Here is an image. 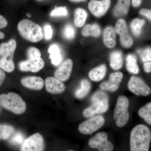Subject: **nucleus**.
<instances>
[{"instance_id":"nucleus-33","label":"nucleus","mask_w":151,"mask_h":151,"mask_svg":"<svg viewBox=\"0 0 151 151\" xmlns=\"http://www.w3.org/2000/svg\"><path fill=\"white\" fill-rule=\"evenodd\" d=\"M68 14L67 9L66 7H56L51 13V17L66 16Z\"/></svg>"},{"instance_id":"nucleus-42","label":"nucleus","mask_w":151,"mask_h":151,"mask_svg":"<svg viewBox=\"0 0 151 151\" xmlns=\"http://www.w3.org/2000/svg\"><path fill=\"white\" fill-rule=\"evenodd\" d=\"M5 35L4 33L0 32V39H3L4 38Z\"/></svg>"},{"instance_id":"nucleus-17","label":"nucleus","mask_w":151,"mask_h":151,"mask_svg":"<svg viewBox=\"0 0 151 151\" xmlns=\"http://www.w3.org/2000/svg\"><path fill=\"white\" fill-rule=\"evenodd\" d=\"M17 47V42L14 39L0 45V56L8 59H13L14 52Z\"/></svg>"},{"instance_id":"nucleus-13","label":"nucleus","mask_w":151,"mask_h":151,"mask_svg":"<svg viewBox=\"0 0 151 151\" xmlns=\"http://www.w3.org/2000/svg\"><path fill=\"white\" fill-rule=\"evenodd\" d=\"M44 61L41 58L37 59H28L27 60L21 61L19 64V68L22 71L38 72L43 68Z\"/></svg>"},{"instance_id":"nucleus-6","label":"nucleus","mask_w":151,"mask_h":151,"mask_svg":"<svg viewBox=\"0 0 151 151\" xmlns=\"http://www.w3.org/2000/svg\"><path fill=\"white\" fill-rule=\"evenodd\" d=\"M108 138L106 132H100L89 139L88 145L91 148L97 149L99 151H113V143L109 142Z\"/></svg>"},{"instance_id":"nucleus-25","label":"nucleus","mask_w":151,"mask_h":151,"mask_svg":"<svg viewBox=\"0 0 151 151\" xmlns=\"http://www.w3.org/2000/svg\"><path fill=\"white\" fill-rule=\"evenodd\" d=\"M100 34L101 30L100 28L96 24L86 25L82 31V35L84 37L92 36L97 37L100 36Z\"/></svg>"},{"instance_id":"nucleus-36","label":"nucleus","mask_w":151,"mask_h":151,"mask_svg":"<svg viewBox=\"0 0 151 151\" xmlns=\"http://www.w3.org/2000/svg\"><path fill=\"white\" fill-rule=\"evenodd\" d=\"M44 31L45 38L47 40H50L52 37L53 34L51 26L49 24L46 25L44 27Z\"/></svg>"},{"instance_id":"nucleus-46","label":"nucleus","mask_w":151,"mask_h":151,"mask_svg":"<svg viewBox=\"0 0 151 151\" xmlns=\"http://www.w3.org/2000/svg\"><path fill=\"white\" fill-rule=\"evenodd\" d=\"M1 108H0V112H1Z\"/></svg>"},{"instance_id":"nucleus-3","label":"nucleus","mask_w":151,"mask_h":151,"mask_svg":"<svg viewBox=\"0 0 151 151\" xmlns=\"http://www.w3.org/2000/svg\"><path fill=\"white\" fill-rule=\"evenodd\" d=\"M92 104L83 111V116L91 118L96 114H102L108 110L109 100L108 95L103 91L95 92L91 98Z\"/></svg>"},{"instance_id":"nucleus-44","label":"nucleus","mask_w":151,"mask_h":151,"mask_svg":"<svg viewBox=\"0 0 151 151\" xmlns=\"http://www.w3.org/2000/svg\"><path fill=\"white\" fill-rule=\"evenodd\" d=\"M27 17H31V15L29 14H27Z\"/></svg>"},{"instance_id":"nucleus-19","label":"nucleus","mask_w":151,"mask_h":151,"mask_svg":"<svg viewBox=\"0 0 151 151\" xmlns=\"http://www.w3.org/2000/svg\"><path fill=\"white\" fill-rule=\"evenodd\" d=\"M106 67L104 64L94 68L89 73V78L92 81H99L105 77L106 73Z\"/></svg>"},{"instance_id":"nucleus-29","label":"nucleus","mask_w":151,"mask_h":151,"mask_svg":"<svg viewBox=\"0 0 151 151\" xmlns=\"http://www.w3.org/2000/svg\"><path fill=\"white\" fill-rule=\"evenodd\" d=\"M13 127L10 125H0V140L9 139L14 132Z\"/></svg>"},{"instance_id":"nucleus-22","label":"nucleus","mask_w":151,"mask_h":151,"mask_svg":"<svg viewBox=\"0 0 151 151\" xmlns=\"http://www.w3.org/2000/svg\"><path fill=\"white\" fill-rule=\"evenodd\" d=\"M48 52L52 64L55 65H59L62 58L58 46L56 44L52 45L48 49Z\"/></svg>"},{"instance_id":"nucleus-35","label":"nucleus","mask_w":151,"mask_h":151,"mask_svg":"<svg viewBox=\"0 0 151 151\" xmlns=\"http://www.w3.org/2000/svg\"><path fill=\"white\" fill-rule=\"evenodd\" d=\"M23 137L20 133H17L14 135L11 140V142L15 145H20L23 143Z\"/></svg>"},{"instance_id":"nucleus-38","label":"nucleus","mask_w":151,"mask_h":151,"mask_svg":"<svg viewBox=\"0 0 151 151\" xmlns=\"http://www.w3.org/2000/svg\"><path fill=\"white\" fill-rule=\"evenodd\" d=\"M8 24V22L6 19L2 16L0 15V29L6 27Z\"/></svg>"},{"instance_id":"nucleus-8","label":"nucleus","mask_w":151,"mask_h":151,"mask_svg":"<svg viewBox=\"0 0 151 151\" xmlns=\"http://www.w3.org/2000/svg\"><path fill=\"white\" fill-rule=\"evenodd\" d=\"M44 139L39 133H36L24 141L21 151H43Z\"/></svg>"},{"instance_id":"nucleus-11","label":"nucleus","mask_w":151,"mask_h":151,"mask_svg":"<svg viewBox=\"0 0 151 151\" xmlns=\"http://www.w3.org/2000/svg\"><path fill=\"white\" fill-rule=\"evenodd\" d=\"M123 78V73L120 71L112 73L110 75L108 81L103 82L100 84V89L110 92H115L119 89Z\"/></svg>"},{"instance_id":"nucleus-28","label":"nucleus","mask_w":151,"mask_h":151,"mask_svg":"<svg viewBox=\"0 0 151 151\" xmlns=\"http://www.w3.org/2000/svg\"><path fill=\"white\" fill-rule=\"evenodd\" d=\"M145 23V20L139 19H134L130 24V29L135 36H139L142 31V28Z\"/></svg>"},{"instance_id":"nucleus-5","label":"nucleus","mask_w":151,"mask_h":151,"mask_svg":"<svg viewBox=\"0 0 151 151\" xmlns=\"http://www.w3.org/2000/svg\"><path fill=\"white\" fill-rule=\"evenodd\" d=\"M129 99L126 96L122 95L118 97L114 113V119L118 127H124L128 123L129 118Z\"/></svg>"},{"instance_id":"nucleus-31","label":"nucleus","mask_w":151,"mask_h":151,"mask_svg":"<svg viewBox=\"0 0 151 151\" xmlns=\"http://www.w3.org/2000/svg\"><path fill=\"white\" fill-rule=\"evenodd\" d=\"M63 36L65 39L72 40L75 37L76 32L74 28L69 24L65 25L63 30Z\"/></svg>"},{"instance_id":"nucleus-2","label":"nucleus","mask_w":151,"mask_h":151,"mask_svg":"<svg viewBox=\"0 0 151 151\" xmlns=\"http://www.w3.org/2000/svg\"><path fill=\"white\" fill-rule=\"evenodd\" d=\"M17 29L22 37L31 42H38L43 39L42 28L39 25L30 20L24 19L19 22Z\"/></svg>"},{"instance_id":"nucleus-27","label":"nucleus","mask_w":151,"mask_h":151,"mask_svg":"<svg viewBox=\"0 0 151 151\" xmlns=\"http://www.w3.org/2000/svg\"><path fill=\"white\" fill-rule=\"evenodd\" d=\"M139 116L147 124L151 125V102L147 103L138 111Z\"/></svg>"},{"instance_id":"nucleus-37","label":"nucleus","mask_w":151,"mask_h":151,"mask_svg":"<svg viewBox=\"0 0 151 151\" xmlns=\"http://www.w3.org/2000/svg\"><path fill=\"white\" fill-rule=\"evenodd\" d=\"M140 14L142 15L151 21V10L142 9L140 11Z\"/></svg>"},{"instance_id":"nucleus-26","label":"nucleus","mask_w":151,"mask_h":151,"mask_svg":"<svg viewBox=\"0 0 151 151\" xmlns=\"http://www.w3.org/2000/svg\"><path fill=\"white\" fill-rule=\"evenodd\" d=\"M126 61V67L128 71L133 74H137L139 73V69L137 64V58L135 55H128L127 57Z\"/></svg>"},{"instance_id":"nucleus-4","label":"nucleus","mask_w":151,"mask_h":151,"mask_svg":"<svg viewBox=\"0 0 151 151\" xmlns=\"http://www.w3.org/2000/svg\"><path fill=\"white\" fill-rule=\"evenodd\" d=\"M0 105L15 114H22L26 110V104L21 97L14 92L0 95Z\"/></svg>"},{"instance_id":"nucleus-21","label":"nucleus","mask_w":151,"mask_h":151,"mask_svg":"<svg viewBox=\"0 0 151 151\" xmlns=\"http://www.w3.org/2000/svg\"><path fill=\"white\" fill-rule=\"evenodd\" d=\"M131 0H118V3L114 10L116 16L120 17L127 14L129 8Z\"/></svg>"},{"instance_id":"nucleus-7","label":"nucleus","mask_w":151,"mask_h":151,"mask_svg":"<svg viewBox=\"0 0 151 151\" xmlns=\"http://www.w3.org/2000/svg\"><path fill=\"white\" fill-rule=\"evenodd\" d=\"M105 123L103 116L100 115L93 116L81 123L78 126V130L83 134H90L103 127Z\"/></svg>"},{"instance_id":"nucleus-43","label":"nucleus","mask_w":151,"mask_h":151,"mask_svg":"<svg viewBox=\"0 0 151 151\" xmlns=\"http://www.w3.org/2000/svg\"><path fill=\"white\" fill-rule=\"evenodd\" d=\"M70 1H72L79 2L82 1H86V0H70Z\"/></svg>"},{"instance_id":"nucleus-9","label":"nucleus","mask_w":151,"mask_h":151,"mask_svg":"<svg viewBox=\"0 0 151 151\" xmlns=\"http://www.w3.org/2000/svg\"><path fill=\"white\" fill-rule=\"evenodd\" d=\"M128 88L132 93L138 96H147L151 93V89L141 78L134 76L130 78Z\"/></svg>"},{"instance_id":"nucleus-41","label":"nucleus","mask_w":151,"mask_h":151,"mask_svg":"<svg viewBox=\"0 0 151 151\" xmlns=\"http://www.w3.org/2000/svg\"><path fill=\"white\" fill-rule=\"evenodd\" d=\"M141 0H132V5L135 7L139 6L141 4Z\"/></svg>"},{"instance_id":"nucleus-39","label":"nucleus","mask_w":151,"mask_h":151,"mask_svg":"<svg viewBox=\"0 0 151 151\" xmlns=\"http://www.w3.org/2000/svg\"><path fill=\"white\" fill-rule=\"evenodd\" d=\"M144 70L147 73L151 72V61L146 62L144 65Z\"/></svg>"},{"instance_id":"nucleus-16","label":"nucleus","mask_w":151,"mask_h":151,"mask_svg":"<svg viewBox=\"0 0 151 151\" xmlns=\"http://www.w3.org/2000/svg\"><path fill=\"white\" fill-rule=\"evenodd\" d=\"M22 85L28 89L40 90L43 87L44 81L41 77L36 76H28L21 80Z\"/></svg>"},{"instance_id":"nucleus-30","label":"nucleus","mask_w":151,"mask_h":151,"mask_svg":"<svg viewBox=\"0 0 151 151\" xmlns=\"http://www.w3.org/2000/svg\"><path fill=\"white\" fill-rule=\"evenodd\" d=\"M0 68L9 73L12 72L15 68L13 60L1 58L0 59Z\"/></svg>"},{"instance_id":"nucleus-24","label":"nucleus","mask_w":151,"mask_h":151,"mask_svg":"<svg viewBox=\"0 0 151 151\" xmlns=\"http://www.w3.org/2000/svg\"><path fill=\"white\" fill-rule=\"evenodd\" d=\"M87 14L83 9H76L74 12V23L76 27H81L84 26L87 18Z\"/></svg>"},{"instance_id":"nucleus-20","label":"nucleus","mask_w":151,"mask_h":151,"mask_svg":"<svg viewBox=\"0 0 151 151\" xmlns=\"http://www.w3.org/2000/svg\"><path fill=\"white\" fill-rule=\"evenodd\" d=\"M110 65L114 70L121 69L123 64V55L120 51H115L110 55Z\"/></svg>"},{"instance_id":"nucleus-34","label":"nucleus","mask_w":151,"mask_h":151,"mask_svg":"<svg viewBox=\"0 0 151 151\" xmlns=\"http://www.w3.org/2000/svg\"><path fill=\"white\" fill-rule=\"evenodd\" d=\"M27 54L28 59H37L41 58V52L38 49L35 47H30L28 49Z\"/></svg>"},{"instance_id":"nucleus-12","label":"nucleus","mask_w":151,"mask_h":151,"mask_svg":"<svg viewBox=\"0 0 151 151\" xmlns=\"http://www.w3.org/2000/svg\"><path fill=\"white\" fill-rule=\"evenodd\" d=\"M110 5L111 0H91L88 4V6L89 11L94 15L100 17L106 13L110 7Z\"/></svg>"},{"instance_id":"nucleus-23","label":"nucleus","mask_w":151,"mask_h":151,"mask_svg":"<svg viewBox=\"0 0 151 151\" xmlns=\"http://www.w3.org/2000/svg\"><path fill=\"white\" fill-rule=\"evenodd\" d=\"M91 89V84L88 80L84 79L81 80V86L75 92V97L78 99H82L86 97Z\"/></svg>"},{"instance_id":"nucleus-1","label":"nucleus","mask_w":151,"mask_h":151,"mask_svg":"<svg viewBox=\"0 0 151 151\" xmlns=\"http://www.w3.org/2000/svg\"><path fill=\"white\" fill-rule=\"evenodd\" d=\"M151 141L148 127L143 124L137 125L130 134V151H149Z\"/></svg>"},{"instance_id":"nucleus-32","label":"nucleus","mask_w":151,"mask_h":151,"mask_svg":"<svg viewBox=\"0 0 151 151\" xmlns=\"http://www.w3.org/2000/svg\"><path fill=\"white\" fill-rule=\"evenodd\" d=\"M137 52L143 62L151 61V48L147 47L144 50H138Z\"/></svg>"},{"instance_id":"nucleus-15","label":"nucleus","mask_w":151,"mask_h":151,"mask_svg":"<svg viewBox=\"0 0 151 151\" xmlns=\"http://www.w3.org/2000/svg\"><path fill=\"white\" fill-rule=\"evenodd\" d=\"M45 85L47 91L52 94H60L65 90V85L55 77H47L45 80Z\"/></svg>"},{"instance_id":"nucleus-14","label":"nucleus","mask_w":151,"mask_h":151,"mask_svg":"<svg viewBox=\"0 0 151 151\" xmlns=\"http://www.w3.org/2000/svg\"><path fill=\"white\" fill-rule=\"evenodd\" d=\"M73 65V61L71 59H66L55 70L54 74L55 77L61 81H66L70 77Z\"/></svg>"},{"instance_id":"nucleus-40","label":"nucleus","mask_w":151,"mask_h":151,"mask_svg":"<svg viewBox=\"0 0 151 151\" xmlns=\"http://www.w3.org/2000/svg\"><path fill=\"white\" fill-rule=\"evenodd\" d=\"M5 77V73L2 70L0 69V86L2 85L4 81Z\"/></svg>"},{"instance_id":"nucleus-18","label":"nucleus","mask_w":151,"mask_h":151,"mask_svg":"<svg viewBox=\"0 0 151 151\" xmlns=\"http://www.w3.org/2000/svg\"><path fill=\"white\" fill-rule=\"evenodd\" d=\"M116 32L111 27L105 28L103 32V42L105 46L109 48H113L116 45Z\"/></svg>"},{"instance_id":"nucleus-10","label":"nucleus","mask_w":151,"mask_h":151,"mask_svg":"<svg viewBox=\"0 0 151 151\" xmlns=\"http://www.w3.org/2000/svg\"><path fill=\"white\" fill-rule=\"evenodd\" d=\"M116 33L120 35V41L122 46L129 48L133 43V39L128 31L127 23L123 19H119L116 22L115 28Z\"/></svg>"},{"instance_id":"nucleus-45","label":"nucleus","mask_w":151,"mask_h":151,"mask_svg":"<svg viewBox=\"0 0 151 151\" xmlns=\"http://www.w3.org/2000/svg\"><path fill=\"white\" fill-rule=\"evenodd\" d=\"M68 151H73V150H68Z\"/></svg>"}]
</instances>
